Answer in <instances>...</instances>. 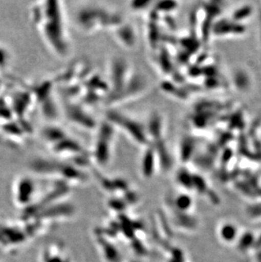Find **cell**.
Segmentation results:
<instances>
[{
	"label": "cell",
	"instance_id": "obj_1",
	"mask_svg": "<svg viewBox=\"0 0 261 262\" xmlns=\"http://www.w3.org/2000/svg\"><path fill=\"white\" fill-rule=\"evenodd\" d=\"M61 3L40 2L32 6V18L37 32L51 52L59 58L71 54L72 45Z\"/></svg>",
	"mask_w": 261,
	"mask_h": 262
},
{
	"label": "cell",
	"instance_id": "obj_2",
	"mask_svg": "<svg viewBox=\"0 0 261 262\" xmlns=\"http://www.w3.org/2000/svg\"><path fill=\"white\" fill-rule=\"evenodd\" d=\"M121 20L120 15H114L113 13H108L102 8L94 6L84 8L79 11L77 15L79 27L86 32H96L108 26H119Z\"/></svg>",
	"mask_w": 261,
	"mask_h": 262
},
{
	"label": "cell",
	"instance_id": "obj_3",
	"mask_svg": "<svg viewBox=\"0 0 261 262\" xmlns=\"http://www.w3.org/2000/svg\"><path fill=\"white\" fill-rule=\"evenodd\" d=\"M115 142V127L107 121L99 128V134L94 142L91 156L99 166H106L108 163L113 152Z\"/></svg>",
	"mask_w": 261,
	"mask_h": 262
},
{
	"label": "cell",
	"instance_id": "obj_4",
	"mask_svg": "<svg viewBox=\"0 0 261 262\" xmlns=\"http://www.w3.org/2000/svg\"><path fill=\"white\" fill-rule=\"evenodd\" d=\"M108 121L115 127H119L127 137L133 139V141L136 142V144L148 147L149 135L138 121L126 117V115L113 112H108Z\"/></svg>",
	"mask_w": 261,
	"mask_h": 262
},
{
	"label": "cell",
	"instance_id": "obj_5",
	"mask_svg": "<svg viewBox=\"0 0 261 262\" xmlns=\"http://www.w3.org/2000/svg\"><path fill=\"white\" fill-rule=\"evenodd\" d=\"M247 28L244 24L227 18L226 20H220L213 28V33L218 37H240L245 34Z\"/></svg>",
	"mask_w": 261,
	"mask_h": 262
},
{
	"label": "cell",
	"instance_id": "obj_6",
	"mask_svg": "<svg viewBox=\"0 0 261 262\" xmlns=\"http://www.w3.org/2000/svg\"><path fill=\"white\" fill-rule=\"evenodd\" d=\"M148 151L146 152L145 155H143V161H142V171L143 175L146 178H150V176L153 175L155 172V166L158 165L156 163L158 161V156H156V152L153 148H149L148 147Z\"/></svg>",
	"mask_w": 261,
	"mask_h": 262
},
{
	"label": "cell",
	"instance_id": "obj_7",
	"mask_svg": "<svg viewBox=\"0 0 261 262\" xmlns=\"http://www.w3.org/2000/svg\"><path fill=\"white\" fill-rule=\"evenodd\" d=\"M121 30L116 32V40H118V42L125 47H129V49H130V47H133L136 43L135 32L132 27L129 26L124 25L123 27H121Z\"/></svg>",
	"mask_w": 261,
	"mask_h": 262
},
{
	"label": "cell",
	"instance_id": "obj_8",
	"mask_svg": "<svg viewBox=\"0 0 261 262\" xmlns=\"http://www.w3.org/2000/svg\"><path fill=\"white\" fill-rule=\"evenodd\" d=\"M233 81L235 87L238 89L239 91H246L247 89L250 88L252 83L249 73L246 72V70L243 68H239L235 71Z\"/></svg>",
	"mask_w": 261,
	"mask_h": 262
},
{
	"label": "cell",
	"instance_id": "obj_9",
	"mask_svg": "<svg viewBox=\"0 0 261 262\" xmlns=\"http://www.w3.org/2000/svg\"><path fill=\"white\" fill-rule=\"evenodd\" d=\"M252 14H253V7L245 5L236 9L230 18H232V20H236L237 23L244 24V20H249V18L251 17Z\"/></svg>",
	"mask_w": 261,
	"mask_h": 262
}]
</instances>
